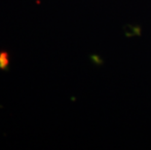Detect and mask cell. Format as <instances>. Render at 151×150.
<instances>
[{
  "label": "cell",
  "mask_w": 151,
  "mask_h": 150,
  "mask_svg": "<svg viewBox=\"0 0 151 150\" xmlns=\"http://www.w3.org/2000/svg\"><path fill=\"white\" fill-rule=\"evenodd\" d=\"M10 65V56L6 51H0V69L6 70Z\"/></svg>",
  "instance_id": "cell-1"
}]
</instances>
